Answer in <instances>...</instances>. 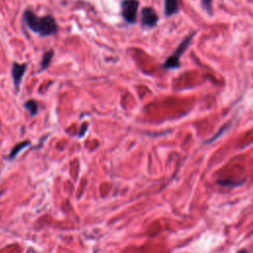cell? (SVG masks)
I'll use <instances>...</instances> for the list:
<instances>
[{"label": "cell", "mask_w": 253, "mask_h": 253, "mask_svg": "<svg viewBox=\"0 0 253 253\" xmlns=\"http://www.w3.org/2000/svg\"><path fill=\"white\" fill-rule=\"evenodd\" d=\"M88 126V124H83L82 126H81V128H80V130H81V132L80 133H78V136H80V137H82L84 134H85V132H86V127Z\"/></svg>", "instance_id": "11"}, {"label": "cell", "mask_w": 253, "mask_h": 253, "mask_svg": "<svg viewBox=\"0 0 253 253\" xmlns=\"http://www.w3.org/2000/svg\"><path fill=\"white\" fill-rule=\"evenodd\" d=\"M53 55H54V50L53 49H48L46 50L42 57V60L40 62V65H41V71H43L45 70L51 63V60L53 58Z\"/></svg>", "instance_id": "8"}, {"label": "cell", "mask_w": 253, "mask_h": 253, "mask_svg": "<svg viewBox=\"0 0 253 253\" xmlns=\"http://www.w3.org/2000/svg\"><path fill=\"white\" fill-rule=\"evenodd\" d=\"M30 144H31V142L29 140H24V141H21V142L17 143L15 146H13V148L9 152L8 156L6 157V159L10 160V161L15 159L18 156V154H20V152L22 150H24L26 147H28Z\"/></svg>", "instance_id": "7"}, {"label": "cell", "mask_w": 253, "mask_h": 253, "mask_svg": "<svg viewBox=\"0 0 253 253\" xmlns=\"http://www.w3.org/2000/svg\"><path fill=\"white\" fill-rule=\"evenodd\" d=\"M179 10V0H164V14L166 17H171L177 14Z\"/></svg>", "instance_id": "6"}, {"label": "cell", "mask_w": 253, "mask_h": 253, "mask_svg": "<svg viewBox=\"0 0 253 253\" xmlns=\"http://www.w3.org/2000/svg\"><path fill=\"white\" fill-rule=\"evenodd\" d=\"M23 19L26 26L41 37H48L56 34L58 31V24L50 14L39 17L31 9H26L23 13Z\"/></svg>", "instance_id": "1"}, {"label": "cell", "mask_w": 253, "mask_h": 253, "mask_svg": "<svg viewBox=\"0 0 253 253\" xmlns=\"http://www.w3.org/2000/svg\"><path fill=\"white\" fill-rule=\"evenodd\" d=\"M1 195H2V194H1V192H0V197H1Z\"/></svg>", "instance_id": "13"}, {"label": "cell", "mask_w": 253, "mask_h": 253, "mask_svg": "<svg viewBox=\"0 0 253 253\" xmlns=\"http://www.w3.org/2000/svg\"><path fill=\"white\" fill-rule=\"evenodd\" d=\"M159 17L156 11L150 6H144L140 12V23L144 28H154L157 26Z\"/></svg>", "instance_id": "4"}, {"label": "cell", "mask_w": 253, "mask_h": 253, "mask_svg": "<svg viewBox=\"0 0 253 253\" xmlns=\"http://www.w3.org/2000/svg\"><path fill=\"white\" fill-rule=\"evenodd\" d=\"M24 107L29 111V113H30V115H31L32 117L36 116V115L38 114V112H39V104H38V102H37L36 100H34V99H31V100L26 101L25 104H24Z\"/></svg>", "instance_id": "9"}, {"label": "cell", "mask_w": 253, "mask_h": 253, "mask_svg": "<svg viewBox=\"0 0 253 253\" xmlns=\"http://www.w3.org/2000/svg\"><path fill=\"white\" fill-rule=\"evenodd\" d=\"M139 7L138 0H123L121 3V11L124 20L127 24H135L137 20V11Z\"/></svg>", "instance_id": "3"}, {"label": "cell", "mask_w": 253, "mask_h": 253, "mask_svg": "<svg viewBox=\"0 0 253 253\" xmlns=\"http://www.w3.org/2000/svg\"><path fill=\"white\" fill-rule=\"evenodd\" d=\"M197 34V32H193L190 35H188L180 43L179 45L176 47V49L171 53V55L163 62L162 66L165 69H177L181 66V62H180V57L182 56V54L187 50V48L190 46L195 35Z\"/></svg>", "instance_id": "2"}, {"label": "cell", "mask_w": 253, "mask_h": 253, "mask_svg": "<svg viewBox=\"0 0 253 253\" xmlns=\"http://www.w3.org/2000/svg\"><path fill=\"white\" fill-rule=\"evenodd\" d=\"M236 253H248V251H247L246 249H241V250H239V251L236 252Z\"/></svg>", "instance_id": "12"}, {"label": "cell", "mask_w": 253, "mask_h": 253, "mask_svg": "<svg viewBox=\"0 0 253 253\" xmlns=\"http://www.w3.org/2000/svg\"><path fill=\"white\" fill-rule=\"evenodd\" d=\"M28 63H19L17 61H13L11 67V75L13 79V84L16 89V92L19 91L23 77L27 71Z\"/></svg>", "instance_id": "5"}, {"label": "cell", "mask_w": 253, "mask_h": 253, "mask_svg": "<svg viewBox=\"0 0 253 253\" xmlns=\"http://www.w3.org/2000/svg\"><path fill=\"white\" fill-rule=\"evenodd\" d=\"M201 5L203 9L210 15L212 16L213 8H212V0H201Z\"/></svg>", "instance_id": "10"}]
</instances>
